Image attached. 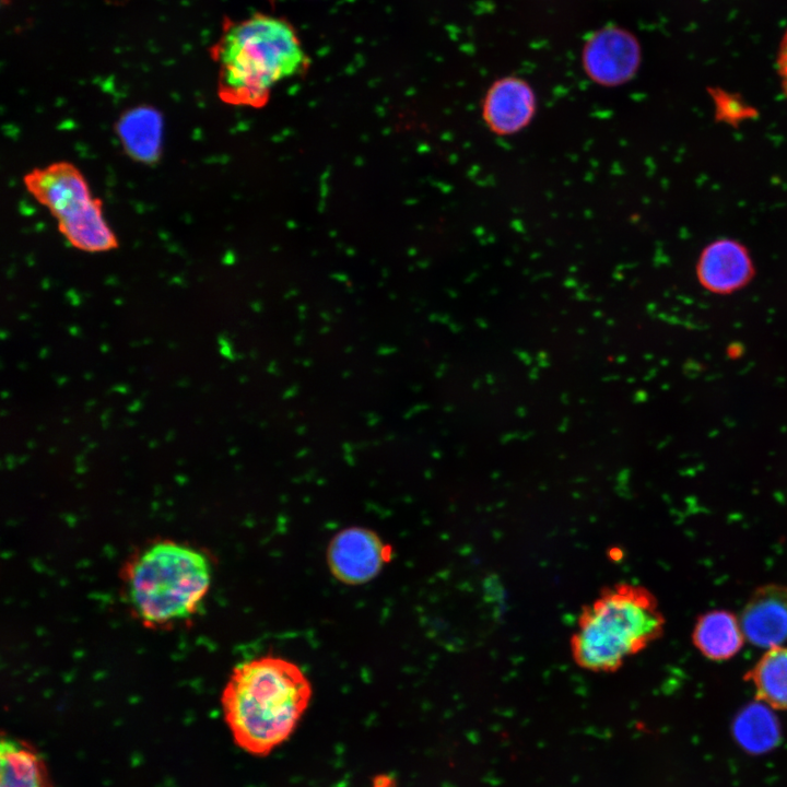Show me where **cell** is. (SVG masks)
Returning <instances> with one entry per match:
<instances>
[{
    "instance_id": "4fadbf2b",
    "label": "cell",
    "mask_w": 787,
    "mask_h": 787,
    "mask_svg": "<svg viewBox=\"0 0 787 787\" xmlns=\"http://www.w3.org/2000/svg\"><path fill=\"white\" fill-rule=\"evenodd\" d=\"M116 128L129 156L144 163L158 158L162 118L154 108L140 106L130 109L120 117Z\"/></svg>"
},
{
    "instance_id": "9c48e42d",
    "label": "cell",
    "mask_w": 787,
    "mask_h": 787,
    "mask_svg": "<svg viewBox=\"0 0 787 787\" xmlns=\"http://www.w3.org/2000/svg\"><path fill=\"white\" fill-rule=\"evenodd\" d=\"M750 644L765 649L787 642V586L767 584L756 588L739 616Z\"/></svg>"
},
{
    "instance_id": "6da1fadb",
    "label": "cell",
    "mask_w": 787,
    "mask_h": 787,
    "mask_svg": "<svg viewBox=\"0 0 787 787\" xmlns=\"http://www.w3.org/2000/svg\"><path fill=\"white\" fill-rule=\"evenodd\" d=\"M312 695V684L296 663L261 656L233 669L221 704L236 745L262 757L292 736Z\"/></svg>"
},
{
    "instance_id": "8fae6325",
    "label": "cell",
    "mask_w": 787,
    "mask_h": 787,
    "mask_svg": "<svg viewBox=\"0 0 787 787\" xmlns=\"http://www.w3.org/2000/svg\"><path fill=\"white\" fill-rule=\"evenodd\" d=\"M744 642L739 616L727 610H713L702 614L692 631L695 648L714 661L735 657Z\"/></svg>"
},
{
    "instance_id": "7a4b0ae2",
    "label": "cell",
    "mask_w": 787,
    "mask_h": 787,
    "mask_svg": "<svg viewBox=\"0 0 787 787\" xmlns=\"http://www.w3.org/2000/svg\"><path fill=\"white\" fill-rule=\"evenodd\" d=\"M211 55L219 68L220 98L238 106L263 105L274 87L309 64L295 27L284 17L265 13L226 19Z\"/></svg>"
},
{
    "instance_id": "8992f818",
    "label": "cell",
    "mask_w": 787,
    "mask_h": 787,
    "mask_svg": "<svg viewBox=\"0 0 787 787\" xmlns=\"http://www.w3.org/2000/svg\"><path fill=\"white\" fill-rule=\"evenodd\" d=\"M642 49L637 37L619 25H606L590 34L582 49V64L595 83L619 86L637 72Z\"/></svg>"
},
{
    "instance_id": "9a60e30c",
    "label": "cell",
    "mask_w": 787,
    "mask_h": 787,
    "mask_svg": "<svg viewBox=\"0 0 787 787\" xmlns=\"http://www.w3.org/2000/svg\"><path fill=\"white\" fill-rule=\"evenodd\" d=\"M766 704L754 703L742 709L733 732L742 747L752 752L772 749L778 740V724Z\"/></svg>"
},
{
    "instance_id": "5bb4252c",
    "label": "cell",
    "mask_w": 787,
    "mask_h": 787,
    "mask_svg": "<svg viewBox=\"0 0 787 787\" xmlns=\"http://www.w3.org/2000/svg\"><path fill=\"white\" fill-rule=\"evenodd\" d=\"M755 694L762 703L776 709H787V647L766 649L748 672Z\"/></svg>"
},
{
    "instance_id": "ba28073f",
    "label": "cell",
    "mask_w": 787,
    "mask_h": 787,
    "mask_svg": "<svg viewBox=\"0 0 787 787\" xmlns=\"http://www.w3.org/2000/svg\"><path fill=\"white\" fill-rule=\"evenodd\" d=\"M750 252L741 243L721 238L707 245L696 263L700 284L715 294H731L744 287L754 277Z\"/></svg>"
},
{
    "instance_id": "52a82bcc",
    "label": "cell",
    "mask_w": 787,
    "mask_h": 787,
    "mask_svg": "<svg viewBox=\"0 0 787 787\" xmlns=\"http://www.w3.org/2000/svg\"><path fill=\"white\" fill-rule=\"evenodd\" d=\"M389 553L374 531L351 527L332 538L327 561L338 580L346 585H360L369 582L380 572Z\"/></svg>"
},
{
    "instance_id": "30bf717a",
    "label": "cell",
    "mask_w": 787,
    "mask_h": 787,
    "mask_svg": "<svg viewBox=\"0 0 787 787\" xmlns=\"http://www.w3.org/2000/svg\"><path fill=\"white\" fill-rule=\"evenodd\" d=\"M535 110L533 89L526 80L514 75L495 80L482 101V117L497 134L522 130L531 121Z\"/></svg>"
},
{
    "instance_id": "3957f363",
    "label": "cell",
    "mask_w": 787,
    "mask_h": 787,
    "mask_svg": "<svg viewBox=\"0 0 787 787\" xmlns=\"http://www.w3.org/2000/svg\"><path fill=\"white\" fill-rule=\"evenodd\" d=\"M665 622L648 589L631 583L615 584L604 588L579 613L569 641L572 658L586 671L614 672L658 639Z\"/></svg>"
},
{
    "instance_id": "5b68a950",
    "label": "cell",
    "mask_w": 787,
    "mask_h": 787,
    "mask_svg": "<svg viewBox=\"0 0 787 787\" xmlns=\"http://www.w3.org/2000/svg\"><path fill=\"white\" fill-rule=\"evenodd\" d=\"M27 191L56 219L68 243L82 251L102 252L119 244L81 171L69 162L36 167L24 175Z\"/></svg>"
},
{
    "instance_id": "7c38bea8",
    "label": "cell",
    "mask_w": 787,
    "mask_h": 787,
    "mask_svg": "<svg viewBox=\"0 0 787 787\" xmlns=\"http://www.w3.org/2000/svg\"><path fill=\"white\" fill-rule=\"evenodd\" d=\"M0 762L1 787H50L43 757L26 741L2 735Z\"/></svg>"
},
{
    "instance_id": "2e32d148",
    "label": "cell",
    "mask_w": 787,
    "mask_h": 787,
    "mask_svg": "<svg viewBox=\"0 0 787 787\" xmlns=\"http://www.w3.org/2000/svg\"><path fill=\"white\" fill-rule=\"evenodd\" d=\"M777 70L780 78L782 87L787 97V30L780 40L778 48Z\"/></svg>"
},
{
    "instance_id": "277c9868",
    "label": "cell",
    "mask_w": 787,
    "mask_h": 787,
    "mask_svg": "<svg viewBox=\"0 0 787 787\" xmlns=\"http://www.w3.org/2000/svg\"><path fill=\"white\" fill-rule=\"evenodd\" d=\"M211 566L200 551L174 541L142 550L126 571V590L132 610L149 625L191 615L205 597Z\"/></svg>"
}]
</instances>
